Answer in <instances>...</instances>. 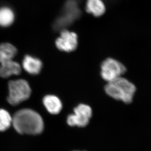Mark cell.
Masks as SVG:
<instances>
[{"label": "cell", "instance_id": "6da1fadb", "mask_svg": "<svg viewBox=\"0 0 151 151\" xmlns=\"http://www.w3.org/2000/svg\"><path fill=\"white\" fill-rule=\"evenodd\" d=\"M12 124L19 134L37 135L43 131L42 117L32 109H26L18 111L12 118Z\"/></svg>", "mask_w": 151, "mask_h": 151}, {"label": "cell", "instance_id": "7a4b0ae2", "mask_svg": "<svg viewBox=\"0 0 151 151\" xmlns=\"http://www.w3.org/2000/svg\"><path fill=\"white\" fill-rule=\"evenodd\" d=\"M105 90L113 99L129 104L132 103L137 88L133 83L121 77L108 82L105 86Z\"/></svg>", "mask_w": 151, "mask_h": 151}, {"label": "cell", "instance_id": "3957f363", "mask_svg": "<svg viewBox=\"0 0 151 151\" xmlns=\"http://www.w3.org/2000/svg\"><path fill=\"white\" fill-rule=\"evenodd\" d=\"M82 14L80 0H66L52 24V28L55 31L60 32L66 29L78 20Z\"/></svg>", "mask_w": 151, "mask_h": 151}, {"label": "cell", "instance_id": "277c9868", "mask_svg": "<svg viewBox=\"0 0 151 151\" xmlns=\"http://www.w3.org/2000/svg\"><path fill=\"white\" fill-rule=\"evenodd\" d=\"M9 89L7 100L12 106L19 105L31 96V88L28 82L24 80L20 79L9 81Z\"/></svg>", "mask_w": 151, "mask_h": 151}, {"label": "cell", "instance_id": "5b68a950", "mask_svg": "<svg viewBox=\"0 0 151 151\" xmlns=\"http://www.w3.org/2000/svg\"><path fill=\"white\" fill-rule=\"evenodd\" d=\"M101 77L108 83L122 77L127 71L124 64L112 58L105 60L101 64Z\"/></svg>", "mask_w": 151, "mask_h": 151}, {"label": "cell", "instance_id": "8992f818", "mask_svg": "<svg viewBox=\"0 0 151 151\" xmlns=\"http://www.w3.org/2000/svg\"><path fill=\"white\" fill-rule=\"evenodd\" d=\"M74 112L67 117V123L69 126L84 127L88 125L92 114L90 106L80 104L75 108Z\"/></svg>", "mask_w": 151, "mask_h": 151}, {"label": "cell", "instance_id": "52a82bcc", "mask_svg": "<svg viewBox=\"0 0 151 151\" xmlns=\"http://www.w3.org/2000/svg\"><path fill=\"white\" fill-rule=\"evenodd\" d=\"M55 44L60 51L71 52L77 48L78 36L74 32L64 29L60 31V35L56 40Z\"/></svg>", "mask_w": 151, "mask_h": 151}, {"label": "cell", "instance_id": "ba28073f", "mask_svg": "<svg viewBox=\"0 0 151 151\" xmlns=\"http://www.w3.org/2000/svg\"><path fill=\"white\" fill-rule=\"evenodd\" d=\"M0 77L7 78L12 75L20 74L21 68L19 63L10 60L0 63Z\"/></svg>", "mask_w": 151, "mask_h": 151}, {"label": "cell", "instance_id": "9c48e42d", "mask_svg": "<svg viewBox=\"0 0 151 151\" xmlns=\"http://www.w3.org/2000/svg\"><path fill=\"white\" fill-rule=\"evenodd\" d=\"M22 65L25 71L32 75L39 74L42 67L40 60L29 55L25 56Z\"/></svg>", "mask_w": 151, "mask_h": 151}, {"label": "cell", "instance_id": "30bf717a", "mask_svg": "<svg viewBox=\"0 0 151 151\" xmlns=\"http://www.w3.org/2000/svg\"><path fill=\"white\" fill-rule=\"evenodd\" d=\"M86 10L95 17H100L105 13L106 7L103 0H87Z\"/></svg>", "mask_w": 151, "mask_h": 151}, {"label": "cell", "instance_id": "8fae6325", "mask_svg": "<svg viewBox=\"0 0 151 151\" xmlns=\"http://www.w3.org/2000/svg\"><path fill=\"white\" fill-rule=\"evenodd\" d=\"M43 104L47 110L52 114H57L61 111L63 105L60 99L54 95H47L44 98Z\"/></svg>", "mask_w": 151, "mask_h": 151}, {"label": "cell", "instance_id": "7c38bea8", "mask_svg": "<svg viewBox=\"0 0 151 151\" xmlns=\"http://www.w3.org/2000/svg\"><path fill=\"white\" fill-rule=\"evenodd\" d=\"M17 54V49L9 43L0 44V63L13 60Z\"/></svg>", "mask_w": 151, "mask_h": 151}, {"label": "cell", "instance_id": "4fadbf2b", "mask_svg": "<svg viewBox=\"0 0 151 151\" xmlns=\"http://www.w3.org/2000/svg\"><path fill=\"white\" fill-rule=\"evenodd\" d=\"M15 14L12 9L7 6L0 7V26H10L14 21Z\"/></svg>", "mask_w": 151, "mask_h": 151}, {"label": "cell", "instance_id": "5bb4252c", "mask_svg": "<svg viewBox=\"0 0 151 151\" xmlns=\"http://www.w3.org/2000/svg\"><path fill=\"white\" fill-rule=\"evenodd\" d=\"M12 118L7 111L0 109V132L6 131L12 125Z\"/></svg>", "mask_w": 151, "mask_h": 151}, {"label": "cell", "instance_id": "9a60e30c", "mask_svg": "<svg viewBox=\"0 0 151 151\" xmlns=\"http://www.w3.org/2000/svg\"><path fill=\"white\" fill-rule=\"evenodd\" d=\"M107 1H114V0H107Z\"/></svg>", "mask_w": 151, "mask_h": 151}, {"label": "cell", "instance_id": "2e32d148", "mask_svg": "<svg viewBox=\"0 0 151 151\" xmlns=\"http://www.w3.org/2000/svg\"></svg>", "mask_w": 151, "mask_h": 151}]
</instances>
